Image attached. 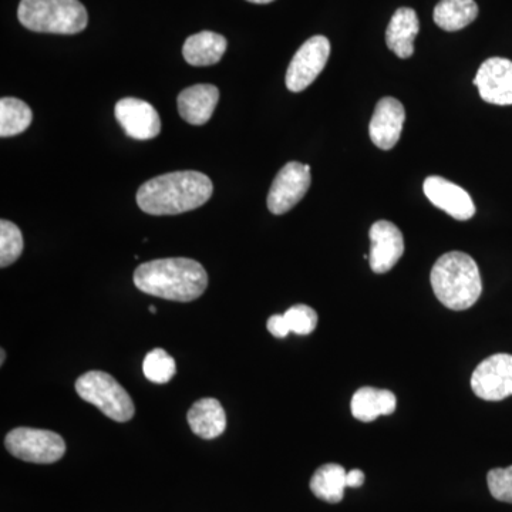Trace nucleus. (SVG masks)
I'll return each mask as SVG.
<instances>
[{"instance_id": "obj_6", "label": "nucleus", "mask_w": 512, "mask_h": 512, "mask_svg": "<svg viewBox=\"0 0 512 512\" xmlns=\"http://www.w3.org/2000/svg\"><path fill=\"white\" fill-rule=\"evenodd\" d=\"M5 446L13 457L36 464L56 463L66 453V443L55 431L30 427L10 431Z\"/></svg>"}, {"instance_id": "obj_10", "label": "nucleus", "mask_w": 512, "mask_h": 512, "mask_svg": "<svg viewBox=\"0 0 512 512\" xmlns=\"http://www.w3.org/2000/svg\"><path fill=\"white\" fill-rule=\"evenodd\" d=\"M474 86L481 99L495 106L512 104V62L503 57H491L478 69Z\"/></svg>"}, {"instance_id": "obj_28", "label": "nucleus", "mask_w": 512, "mask_h": 512, "mask_svg": "<svg viewBox=\"0 0 512 512\" xmlns=\"http://www.w3.org/2000/svg\"><path fill=\"white\" fill-rule=\"evenodd\" d=\"M363 483H365V473L363 471H349L348 477H346V484H348L349 488L362 487Z\"/></svg>"}, {"instance_id": "obj_18", "label": "nucleus", "mask_w": 512, "mask_h": 512, "mask_svg": "<svg viewBox=\"0 0 512 512\" xmlns=\"http://www.w3.org/2000/svg\"><path fill=\"white\" fill-rule=\"evenodd\" d=\"M228 42L224 36L218 33L205 32L195 33L185 40L183 56L185 62L195 67L212 66L222 59L227 52Z\"/></svg>"}, {"instance_id": "obj_7", "label": "nucleus", "mask_w": 512, "mask_h": 512, "mask_svg": "<svg viewBox=\"0 0 512 512\" xmlns=\"http://www.w3.org/2000/svg\"><path fill=\"white\" fill-rule=\"evenodd\" d=\"M330 56L328 37L313 36L293 56L286 72V87L293 93L308 89L325 69Z\"/></svg>"}, {"instance_id": "obj_19", "label": "nucleus", "mask_w": 512, "mask_h": 512, "mask_svg": "<svg viewBox=\"0 0 512 512\" xmlns=\"http://www.w3.org/2000/svg\"><path fill=\"white\" fill-rule=\"evenodd\" d=\"M397 406L396 396L390 390L362 387L353 396L352 414L355 419L370 423L380 416H390Z\"/></svg>"}, {"instance_id": "obj_15", "label": "nucleus", "mask_w": 512, "mask_h": 512, "mask_svg": "<svg viewBox=\"0 0 512 512\" xmlns=\"http://www.w3.org/2000/svg\"><path fill=\"white\" fill-rule=\"evenodd\" d=\"M220 100V90L212 84H195L178 96V111L188 124L204 126L211 120Z\"/></svg>"}, {"instance_id": "obj_31", "label": "nucleus", "mask_w": 512, "mask_h": 512, "mask_svg": "<svg viewBox=\"0 0 512 512\" xmlns=\"http://www.w3.org/2000/svg\"><path fill=\"white\" fill-rule=\"evenodd\" d=\"M150 312H151V313H157V308H156V306L151 305V306H150Z\"/></svg>"}, {"instance_id": "obj_27", "label": "nucleus", "mask_w": 512, "mask_h": 512, "mask_svg": "<svg viewBox=\"0 0 512 512\" xmlns=\"http://www.w3.org/2000/svg\"><path fill=\"white\" fill-rule=\"evenodd\" d=\"M266 328H268L272 336L278 339H284L291 333V329H289L288 322H286L284 315L271 316V318L268 319V323H266Z\"/></svg>"}, {"instance_id": "obj_8", "label": "nucleus", "mask_w": 512, "mask_h": 512, "mask_svg": "<svg viewBox=\"0 0 512 512\" xmlns=\"http://www.w3.org/2000/svg\"><path fill=\"white\" fill-rule=\"evenodd\" d=\"M311 165L291 161L276 174L268 194V210L274 215L286 214L305 197L311 187Z\"/></svg>"}, {"instance_id": "obj_23", "label": "nucleus", "mask_w": 512, "mask_h": 512, "mask_svg": "<svg viewBox=\"0 0 512 512\" xmlns=\"http://www.w3.org/2000/svg\"><path fill=\"white\" fill-rule=\"evenodd\" d=\"M144 376L150 382L157 384H165L173 379L177 372V365L173 357L168 355L163 349H154L147 353L143 362Z\"/></svg>"}, {"instance_id": "obj_11", "label": "nucleus", "mask_w": 512, "mask_h": 512, "mask_svg": "<svg viewBox=\"0 0 512 512\" xmlns=\"http://www.w3.org/2000/svg\"><path fill=\"white\" fill-rule=\"evenodd\" d=\"M116 119L128 137L134 140H153L161 131L157 110L147 101L126 97L117 101Z\"/></svg>"}, {"instance_id": "obj_29", "label": "nucleus", "mask_w": 512, "mask_h": 512, "mask_svg": "<svg viewBox=\"0 0 512 512\" xmlns=\"http://www.w3.org/2000/svg\"><path fill=\"white\" fill-rule=\"evenodd\" d=\"M247 2L256 3V5H266V3L274 2V0H247Z\"/></svg>"}, {"instance_id": "obj_17", "label": "nucleus", "mask_w": 512, "mask_h": 512, "mask_svg": "<svg viewBox=\"0 0 512 512\" xmlns=\"http://www.w3.org/2000/svg\"><path fill=\"white\" fill-rule=\"evenodd\" d=\"M192 433L205 440L217 439L227 427V416L217 399L207 397L192 404L187 414Z\"/></svg>"}, {"instance_id": "obj_13", "label": "nucleus", "mask_w": 512, "mask_h": 512, "mask_svg": "<svg viewBox=\"0 0 512 512\" xmlns=\"http://www.w3.org/2000/svg\"><path fill=\"white\" fill-rule=\"evenodd\" d=\"M423 190L434 207L447 212L450 217L458 221L471 220L476 214V205L471 200L470 194L446 178L437 177V175L426 178Z\"/></svg>"}, {"instance_id": "obj_5", "label": "nucleus", "mask_w": 512, "mask_h": 512, "mask_svg": "<svg viewBox=\"0 0 512 512\" xmlns=\"http://www.w3.org/2000/svg\"><path fill=\"white\" fill-rule=\"evenodd\" d=\"M76 392L84 402L94 404L101 413L119 423L133 419L136 413L130 394L109 373L100 370L84 373L77 379Z\"/></svg>"}, {"instance_id": "obj_12", "label": "nucleus", "mask_w": 512, "mask_h": 512, "mask_svg": "<svg viewBox=\"0 0 512 512\" xmlns=\"http://www.w3.org/2000/svg\"><path fill=\"white\" fill-rule=\"evenodd\" d=\"M370 268L375 274H386L404 254L402 231L389 221H377L370 228Z\"/></svg>"}, {"instance_id": "obj_4", "label": "nucleus", "mask_w": 512, "mask_h": 512, "mask_svg": "<svg viewBox=\"0 0 512 512\" xmlns=\"http://www.w3.org/2000/svg\"><path fill=\"white\" fill-rule=\"evenodd\" d=\"M18 18L32 32L53 35H77L89 25V15L79 0H22Z\"/></svg>"}, {"instance_id": "obj_9", "label": "nucleus", "mask_w": 512, "mask_h": 512, "mask_svg": "<svg viewBox=\"0 0 512 512\" xmlns=\"http://www.w3.org/2000/svg\"><path fill=\"white\" fill-rule=\"evenodd\" d=\"M471 389L487 402L512 396V355L497 353L483 360L471 376Z\"/></svg>"}, {"instance_id": "obj_2", "label": "nucleus", "mask_w": 512, "mask_h": 512, "mask_svg": "<svg viewBox=\"0 0 512 512\" xmlns=\"http://www.w3.org/2000/svg\"><path fill=\"white\" fill-rule=\"evenodd\" d=\"M134 285L141 292L175 302L200 298L208 286L204 266L194 259L165 258L141 264L134 272Z\"/></svg>"}, {"instance_id": "obj_20", "label": "nucleus", "mask_w": 512, "mask_h": 512, "mask_svg": "<svg viewBox=\"0 0 512 512\" xmlns=\"http://www.w3.org/2000/svg\"><path fill=\"white\" fill-rule=\"evenodd\" d=\"M348 471L339 464H325L316 470L311 480V490L319 500L338 504L345 497Z\"/></svg>"}, {"instance_id": "obj_1", "label": "nucleus", "mask_w": 512, "mask_h": 512, "mask_svg": "<svg viewBox=\"0 0 512 512\" xmlns=\"http://www.w3.org/2000/svg\"><path fill=\"white\" fill-rule=\"evenodd\" d=\"M214 185L200 171H177L151 178L137 192V204L146 214L178 215L197 210L212 197Z\"/></svg>"}, {"instance_id": "obj_14", "label": "nucleus", "mask_w": 512, "mask_h": 512, "mask_svg": "<svg viewBox=\"0 0 512 512\" xmlns=\"http://www.w3.org/2000/svg\"><path fill=\"white\" fill-rule=\"evenodd\" d=\"M406 110L399 100L384 97L377 103L370 120L369 134L373 144L380 150H392L402 136Z\"/></svg>"}, {"instance_id": "obj_16", "label": "nucleus", "mask_w": 512, "mask_h": 512, "mask_svg": "<svg viewBox=\"0 0 512 512\" xmlns=\"http://www.w3.org/2000/svg\"><path fill=\"white\" fill-rule=\"evenodd\" d=\"M419 30V18L413 9H397L387 26V47L400 59H409L413 56L414 40L419 35Z\"/></svg>"}, {"instance_id": "obj_25", "label": "nucleus", "mask_w": 512, "mask_h": 512, "mask_svg": "<svg viewBox=\"0 0 512 512\" xmlns=\"http://www.w3.org/2000/svg\"><path fill=\"white\" fill-rule=\"evenodd\" d=\"M289 329L296 335H311L318 326V313L308 305H295L284 313Z\"/></svg>"}, {"instance_id": "obj_26", "label": "nucleus", "mask_w": 512, "mask_h": 512, "mask_svg": "<svg viewBox=\"0 0 512 512\" xmlns=\"http://www.w3.org/2000/svg\"><path fill=\"white\" fill-rule=\"evenodd\" d=\"M487 484L495 500L512 504V466L491 470L487 476Z\"/></svg>"}, {"instance_id": "obj_22", "label": "nucleus", "mask_w": 512, "mask_h": 512, "mask_svg": "<svg viewBox=\"0 0 512 512\" xmlns=\"http://www.w3.org/2000/svg\"><path fill=\"white\" fill-rule=\"evenodd\" d=\"M32 110L25 101L15 97L0 100V137L19 136L32 124Z\"/></svg>"}, {"instance_id": "obj_21", "label": "nucleus", "mask_w": 512, "mask_h": 512, "mask_svg": "<svg viewBox=\"0 0 512 512\" xmlns=\"http://www.w3.org/2000/svg\"><path fill=\"white\" fill-rule=\"evenodd\" d=\"M477 16L478 6L474 0H441L433 13L436 25L446 32L467 28Z\"/></svg>"}, {"instance_id": "obj_24", "label": "nucleus", "mask_w": 512, "mask_h": 512, "mask_svg": "<svg viewBox=\"0 0 512 512\" xmlns=\"http://www.w3.org/2000/svg\"><path fill=\"white\" fill-rule=\"evenodd\" d=\"M23 252V235L18 225L13 222L0 221V266L12 265L18 261Z\"/></svg>"}, {"instance_id": "obj_3", "label": "nucleus", "mask_w": 512, "mask_h": 512, "mask_svg": "<svg viewBox=\"0 0 512 512\" xmlns=\"http://www.w3.org/2000/svg\"><path fill=\"white\" fill-rule=\"evenodd\" d=\"M434 295L451 311H466L483 292L477 262L464 252L453 251L437 259L431 269Z\"/></svg>"}, {"instance_id": "obj_30", "label": "nucleus", "mask_w": 512, "mask_h": 512, "mask_svg": "<svg viewBox=\"0 0 512 512\" xmlns=\"http://www.w3.org/2000/svg\"><path fill=\"white\" fill-rule=\"evenodd\" d=\"M0 353H2V355H0V365H3V363H5L6 352L2 349Z\"/></svg>"}]
</instances>
